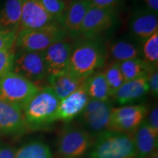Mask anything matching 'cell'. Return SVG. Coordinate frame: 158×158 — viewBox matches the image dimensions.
I'll use <instances>...</instances> for the list:
<instances>
[{"label": "cell", "mask_w": 158, "mask_h": 158, "mask_svg": "<svg viewBox=\"0 0 158 158\" xmlns=\"http://www.w3.org/2000/svg\"><path fill=\"white\" fill-rule=\"evenodd\" d=\"M124 81L146 76L151 67L143 59L135 58L118 62Z\"/></svg>", "instance_id": "cb8c5ba5"}, {"label": "cell", "mask_w": 158, "mask_h": 158, "mask_svg": "<svg viewBox=\"0 0 158 158\" xmlns=\"http://www.w3.org/2000/svg\"><path fill=\"white\" fill-rule=\"evenodd\" d=\"M108 50L98 37H81L73 44L68 71L86 78L103 68L108 59Z\"/></svg>", "instance_id": "6da1fadb"}, {"label": "cell", "mask_w": 158, "mask_h": 158, "mask_svg": "<svg viewBox=\"0 0 158 158\" xmlns=\"http://www.w3.org/2000/svg\"><path fill=\"white\" fill-rule=\"evenodd\" d=\"M102 73L107 82L112 97L124 82L118 62H112L110 63L103 70Z\"/></svg>", "instance_id": "d4e9b609"}, {"label": "cell", "mask_w": 158, "mask_h": 158, "mask_svg": "<svg viewBox=\"0 0 158 158\" xmlns=\"http://www.w3.org/2000/svg\"><path fill=\"white\" fill-rule=\"evenodd\" d=\"M17 148L10 144L0 142V158H15Z\"/></svg>", "instance_id": "4dcf8cb0"}, {"label": "cell", "mask_w": 158, "mask_h": 158, "mask_svg": "<svg viewBox=\"0 0 158 158\" xmlns=\"http://www.w3.org/2000/svg\"><path fill=\"white\" fill-rule=\"evenodd\" d=\"M68 34L56 21L36 29H19L15 47L18 51L43 52L58 41L68 39Z\"/></svg>", "instance_id": "277c9868"}, {"label": "cell", "mask_w": 158, "mask_h": 158, "mask_svg": "<svg viewBox=\"0 0 158 158\" xmlns=\"http://www.w3.org/2000/svg\"><path fill=\"white\" fill-rule=\"evenodd\" d=\"M136 149L133 135L105 130L95 136L88 158H134Z\"/></svg>", "instance_id": "3957f363"}, {"label": "cell", "mask_w": 158, "mask_h": 158, "mask_svg": "<svg viewBox=\"0 0 158 158\" xmlns=\"http://www.w3.org/2000/svg\"><path fill=\"white\" fill-rule=\"evenodd\" d=\"M86 78H81L67 71L56 76H48L46 81L48 86L54 91L59 100H61L83 86Z\"/></svg>", "instance_id": "ac0fdd59"}, {"label": "cell", "mask_w": 158, "mask_h": 158, "mask_svg": "<svg viewBox=\"0 0 158 158\" xmlns=\"http://www.w3.org/2000/svg\"><path fill=\"white\" fill-rule=\"evenodd\" d=\"M92 7L89 0H75L70 2L63 13L59 24L68 35L78 37L84 19L89 10Z\"/></svg>", "instance_id": "9a60e30c"}, {"label": "cell", "mask_w": 158, "mask_h": 158, "mask_svg": "<svg viewBox=\"0 0 158 158\" xmlns=\"http://www.w3.org/2000/svg\"><path fill=\"white\" fill-rule=\"evenodd\" d=\"M130 29L136 38L143 42L158 31L157 13L147 7L138 10L130 20Z\"/></svg>", "instance_id": "2e32d148"}, {"label": "cell", "mask_w": 158, "mask_h": 158, "mask_svg": "<svg viewBox=\"0 0 158 158\" xmlns=\"http://www.w3.org/2000/svg\"><path fill=\"white\" fill-rule=\"evenodd\" d=\"M84 84L59 101L55 120L69 122L81 114L89 101Z\"/></svg>", "instance_id": "5bb4252c"}, {"label": "cell", "mask_w": 158, "mask_h": 158, "mask_svg": "<svg viewBox=\"0 0 158 158\" xmlns=\"http://www.w3.org/2000/svg\"><path fill=\"white\" fill-rule=\"evenodd\" d=\"M117 8L92 6L85 15L79 35L92 38L106 32L117 19Z\"/></svg>", "instance_id": "9c48e42d"}, {"label": "cell", "mask_w": 158, "mask_h": 158, "mask_svg": "<svg viewBox=\"0 0 158 158\" xmlns=\"http://www.w3.org/2000/svg\"><path fill=\"white\" fill-rule=\"evenodd\" d=\"M149 92L146 76L124 81L112 96L120 105L127 106L145 96Z\"/></svg>", "instance_id": "d6986e66"}, {"label": "cell", "mask_w": 158, "mask_h": 158, "mask_svg": "<svg viewBox=\"0 0 158 158\" xmlns=\"http://www.w3.org/2000/svg\"><path fill=\"white\" fill-rule=\"evenodd\" d=\"M141 54L143 60L150 66L158 65V31L143 42Z\"/></svg>", "instance_id": "484cf974"}, {"label": "cell", "mask_w": 158, "mask_h": 158, "mask_svg": "<svg viewBox=\"0 0 158 158\" xmlns=\"http://www.w3.org/2000/svg\"><path fill=\"white\" fill-rule=\"evenodd\" d=\"M146 158H158L157 150H155V152H153L152 153L150 154V155L149 156H147Z\"/></svg>", "instance_id": "e575fe53"}, {"label": "cell", "mask_w": 158, "mask_h": 158, "mask_svg": "<svg viewBox=\"0 0 158 158\" xmlns=\"http://www.w3.org/2000/svg\"><path fill=\"white\" fill-rule=\"evenodd\" d=\"M94 137L84 128L67 125L57 138L58 158H82L89 152Z\"/></svg>", "instance_id": "5b68a950"}, {"label": "cell", "mask_w": 158, "mask_h": 158, "mask_svg": "<svg viewBox=\"0 0 158 158\" xmlns=\"http://www.w3.org/2000/svg\"><path fill=\"white\" fill-rule=\"evenodd\" d=\"M59 101L49 86L40 87L22 110L28 132L44 130L54 123Z\"/></svg>", "instance_id": "7a4b0ae2"}, {"label": "cell", "mask_w": 158, "mask_h": 158, "mask_svg": "<svg viewBox=\"0 0 158 158\" xmlns=\"http://www.w3.org/2000/svg\"><path fill=\"white\" fill-rule=\"evenodd\" d=\"M72 1H75V0H71V2H72Z\"/></svg>", "instance_id": "8d00e7d4"}, {"label": "cell", "mask_w": 158, "mask_h": 158, "mask_svg": "<svg viewBox=\"0 0 158 158\" xmlns=\"http://www.w3.org/2000/svg\"><path fill=\"white\" fill-rule=\"evenodd\" d=\"M148 112V108L142 104L113 108L110 112L108 130L133 135L147 118Z\"/></svg>", "instance_id": "ba28073f"}, {"label": "cell", "mask_w": 158, "mask_h": 158, "mask_svg": "<svg viewBox=\"0 0 158 158\" xmlns=\"http://www.w3.org/2000/svg\"><path fill=\"white\" fill-rule=\"evenodd\" d=\"M15 158H53V153L46 143L35 139L26 142L17 149Z\"/></svg>", "instance_id": "603a6c76"}, {"label": "cell", "mask_w": 158, "mask_h": 158, "mask_svg": "<svg viewBox=\"0 0 158 158\" xmlns=\"http://www.w3.org/2000/svg\"><path fill=\"white\" fill-rule=\"evenodd\" d=\"M40 2L46 11L59 23L70 3L66 0H40Z\"/></svg>", "instance_id": "4316f807"}, {"label": "cell", "mask_w": 158, "mask_h": 158, "mask_svg": "<svg viewBox=\"0 0 158 158\" xmlns=\"http://www.w3.org/2000/svg\"><path fill=\"white\" fill-rule=\"evenodd\" d=\"M73 43L68 39L54 43L43 51L48 76H56L68 71Z\"/></svg>", "instance_id": "8fae6325"}, {"label": "cell", "mask_w": 158, "mask_h": 158, "mask_svg": "<svg viewBox=\"0 0 158 158\" xmlns=\"http://www.w3.org/2000/svg\"><path fill=\"white\" fill-rule=\"evenodd\" d=\"M147 8L151 10L152 11L157 13L158 12V0H143Z\"/></svg>", "instance_id": "836d02e7"}, {"label": "cell", "mask_w": 158, "mask_h": 158, "mask_svg": "<svg viewBox=\"0 0 158 158\" xmlns=\"http://www.w3.org/2000/svg\"><path fill=\"white\" fill-rule=\"evenodd\" d=\"M113 59V62H121L129 59L140 58L141 48L135 43L127 40H119L112 43L108 50V56Z\"/></svg>", "instance_id": "ffe728a7"}, {"label": "cell", "mask_w": 158, "mask_h": 158, "mask_svg": "<svg viewBox=\"0 0 158 158\" xmlns=\"http://www.w3.org/2000/svg\"><path fill=\"white\" fill-rule=\"evenodd\" d=\"M147 118H146L145 120L148 124L154 130L158 132V108L157 105L154 106L150 111L148 112L147 116Z\"/></svg>", "instance_id": "1f68e13d"}, {"label": "cell", "mask_w": 158, "mask_h": 158, "mask_svg": "<svg viewBox=\"0 0 158 158\" xmlns=\"http://www.w3.org/2000/svg\"><path fill=\"white\" fill-rule=\"evenodd\" d=\"M19 29L0 27V51L15 47Z\"/></svg>", "instance_id": "f1b7e54d"}, {"label": "cell", "mask_w": 158, "mask_h": 158, "mask_svg": "<svg viewBox=\"0 0 158 158\" xmlns=\"http://www.w3.org/2000/svg\"><path fill=\"white\" fill-rule=\"evenodd\" d=\"M136 158H146L157 150L158 132L154 130L144 119L133 134Z\"/></svg>", "instance_id": "e0dca14e"}, {"label": "cell", "mask_w": 158, "mask_h": 158, "mask_svg": "<svg viewBox=\"0 0 158 158\" xmlns=\"http://www.w3.org/2000/svg\"><path fill=\"white\" fill-rule=\"evenodd\" d=\"M84 86L90 100L107 101L111 97L102 72H95L89 76Z\"/></svg>", "instance_id": "44dd1931"}, {"label": "cell", "mask_w": 158, "mask_h": 158, "mask_svg": "<svg viewBox=\"0 0 158 158\" xmlns=\"http://www.w3.org/2000/svg\"><path fill=\"white\" fill-rule=\"evenodd\" d=\"M92 6L99 7H118L124 0H89Z\"/></svg>", "instance_id": "d6a6232c"}, {"label": "cell", "mask_w": 158, "mask_h": 158, "mask_svg": "<svg viewBox=\"0 0 158 158\" xmlns=\"http://www.w3.org/2000/svg\"><path fill=\"white\" fill-rule=\"evenodd\" d=\"M40 87L11 72L0 79V99L23 110Z\"/></svg>", "instance_id": "8992f818"}, {"label": "cell", "mask_w": 158, "mask_h": 158, "mask_svg": "<svg viewBox=\"0 0 158 158\" xmlns=\"http://www.w3.org/2000/svg\"><path fill=\"white\" fill-rule=\"evenodd\" d=\"M112 108V105L108 100H89L78 116L79 119L85 130L93 136H96L108 130Z\"/></svg>", "instance_id": "30bf717a"}, {"label": "cell", "mask_w": 158, "mask_h": 158, "mask_svg": "<svg viewBox=\"0 0 158 158\" xmlns=\"http://www.w3.org/2000/svg\"><path fill=\"white\" fill-rule=\"evenodd\" d=\"M27 132L22 110L0 99V133L17 138Z\"/></svg>", "instance_id": "7c38bea8"}, {"label": "cell", "mask_w": 158, "mask_h": 158, "mask_svg": "<svg viewBox=\"0 0 158 158\" xmlns=\"http://www.w3.org/2000/svg\"><path fill=\"white\" fill-rule=\"evenodd\" d=\"M149 90L154 96L158 95V69L157 67H151L146 75Z\"/></svg>", "instance_id": "f546056e"}, {"label": "cell", "mask_w": 158, "mask_h": 158, "mask_svg": "<svg viewBox=\"0 0 158 158\" xmlns=\"http://www.w3.org/2000/svg\"><path fill=\"white\" fill-rule=\"evenodd\" d=\"M15 52V47L0 51V79L13 70Z\"/></svg>", "instance_id": "83f0119b"}, {"label": "cell", "mask_w": 158, "mask_h": 158, "mask_svg": "<svg viewBox=\"0 0 158 158\" xmlns=\"http://www.w3.org/2000/svg\"><path fill=\"white\" fill-rule=\"evenodd\" d=\"M54 21L40 0H22L20 29H40Z\"/></svg>", "instance_id": "4fadbf2b"}, {"label": "cell", "mask_w": 158, "mask_h": 158, "mask_svg": "<svg viewBox=\"0 0 158 158\" xmlns=\"http://www.w3.org/2000/svg\"><path fill=\"white\" fill-rule=\"evenodd\" d=\"M12 72L40 86L48 77L43 52L16 50Z\"/></svg>", "instance_id": "52a82bcc"}, {"label": "cell", "mask_w": 158, "mask_h": 158, "mask_svg": "<svg viewBox=\"0 0 158 158\" xmlns=\"http://www.w3.org/2000/svg\"><path fill=\"white\" fill-rule=\"evenodd\" d=\"M134 158H136V157H134Z\"/></svg>", "instance_id": "74e56055"}, {"label": "cell", "mask_w": 158, "mask_h": 158, "mask_svg": "<svg viewBox=\"0 0 158 158\" xmlns=\"http://www.w3.org/2000/svg\"><path fill=\"white\" fill-rule=\"evenodd\" d=\"M0 134H1V133H0Z\"/></svg>", "instance_id": "f35d334b"}, {"label": "cell", "mask_w": 158, "mask_h": 158, "mask_svg": "<svg viewBox=\"0 0 158 158\" xmlns=\"http://www.w3.org/2000/svg\"><path fill=\"white\" fill-rule=\"evenodd\" d=\"M66 1H67V2H70L71 0H66Z\"/></svg>", "instance_id": "d590c367"}, {"label": "cell", "mask_w": 158, "mask_h": 158, "mask_svg": "<svg viewBox=\"0 0 158 158\" xmlns=\"http://www.w3.org/2000/svg\"><path fill=\"white\" fill-rule=\"evenodd\" d=\"M22 0H6L0 10V27L20 29Z\"/></svg>", "instance_id": "7402d4cb"}]
</instances>
